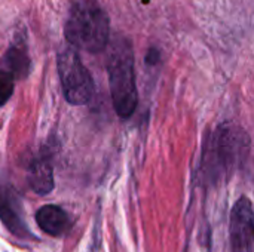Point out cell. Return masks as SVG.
Wrapping results in <instances>:
<instances>
[{
  "instance_id": "cell-2",
  "label": "cell",
  "mask_w": 254,
  "mask_h": 252,
  "mask_svg": "<svg viewBox=\"0 0 254 252\" xmlns=\"http://www.w3.org/2000/svg\"><path fill=\"white\" fill-rule=\"evenodd\" d=\"M107 73L115 111L121 119H128L138 105L134 52L128 39L118 37L113 40L107 53Z\"/></svg>"
},
{
  "instance_id": "cell-1",
  "label": "cell",
  "mask_w": 254,
  "mask_h": 252,
  "mask_svg": "<svg viewBox=\"0 0 254 252\" xmlns=\"http://www.w3.org/2000/svg\"><path fill=\"white\" fill-rule=\"evenodd\" d=\"M64 36L74 49L91 53L104 50L110 43V21L97 0H76L64 25Z\"/></svg>"
},
{
  "instance_id": "cell-7",
  "label": "cell",
  "mask_w": 254,
  "mask_h": 252,
  "mask_svg": "<svg viewBox=\"0 0 254 252\" xmlns=\"http://www.w3.org/2000/svg\"><path fill=\"white\" fill-rule=\"evenodd\" d=\"M28 183L34 193L48 195L54 189V169L49 160V156H39L30 165Z\"/></svg>"
},
{
  "instance_id": "cell-9",
  "label": "cell",
  "mask_w": 254,
  "mask_h": 252,
  "mask_svg": "<svg viewBox=\"0 0 254 252\" xmlns=\"http://www.w3.org/2000/svg\"><path fill=\"white\" fill-rule=\"evenodd\" d=\"M3 61H4L3 68L10 71L16 79H24L30 71V56L22 42H15L7 49Z\"/></svg>"
},
{
  "instance_id": "cell-11",
  "label": "cell",
  "mask_w": 254,
  "mask_h": 252,
  "mask_svg": "<svg viewBox=\"0 0 254 252\" xmlns=\"http://www.w3.org/2000/svg\"><path fill=\"white\" fill-rule=\"evenodd\" d=\"M159 56H161L159 50L155 49V48H152V49H149V52L146 55V62L147 64H156L159 61Z\"/></svg>"
},
{
  "instance_id": "cell-5",
  "label": "cell",
  "mask_w": 254,
  "mask_h": 252,
  "mask_svg": "<svg viewBox=\"0 0 254 252\" xmlns=\"http://www.w3.org/2000/svg\"><path fill=\"white\" fill-rule=\"evenodd\" d=\"M253 205L247 198H241L231 214V242L237 252H250L254 233Z\"/></svg>"
},
{
  "instance_id": "cell-10",
  "label": "cell",
  "mask_w": 254,
  "mask_h": 252,
  "mask_svg": "<svg viewBox=\"0 0 254 252\" xmlns=\"http://www.w3.org/2000/svg\"><path fill=\"white\" fill-rule=\"evenodd\" d=\"M15 77L10 71L0 67V107L4 105L13 94Z\"/></svg>"
},
{
  "instance_id": "cell-4",
  "label": "cell",
  "mask_w": 254,
  "mask_h": 252,
  "mask_svg": "<svg viewBox=\"0 0 254 252\" xmlns=\"http://www.w3.org/2000/svg\"><path fill=\"white\" fill-rule=\"evenodd\" d=\"M58 76L65 101L71 105H85L94 95V80L79 53L70 45L58 52Z\"/></svg>"
},
{
  "instance_id": "cell-3",
  "label": "cell",
  "mask_w": 254,
  "mask_h": 252,
  "mask_svg": "<svg viewBox=\"0 0 254 252\" xmlns=\"http://www.w3.org/2000/svg\"><path fill=\"white\" fill-rule=\"evenodd\" d=\"M249 137L244 131L222 125L210 134L202 153V171L205 178L219 180L223 175L232 174L240 166L249 153Z\"/></svg>"
},
{
  "instance_id": "cell-6",
  "label": "cell",
  "mask_w": 254,
  "mask_h": 252,
  "mask_svg": "<svg viewBox=\"0 0 254 252\" xmlns=\"http://www.w3.org/2000/svg\"><path fill=\"white\" fill-rule=\"evenodd\" d=\"M36 223L43 233L55 238L65 235L73 226L70 215L61 206L57 205L42 206L36 212Z\"/></svg>"
},
{
  "instance_id": "cell-8",
  "label": "cell",
  "mask_w": 254,
  "mask_h": 252,
  "mask_svg": "<svg viewBox=\"0 0 254 252\" xmlns=\"http://www.w3.org/2000/svg\"><path fill=\"white\" fill-rule=\"evenodd\" d=\"M0 220L13 235L21 238L30 235V230L25 227L21 218L18 202L15 201L13 196H10L6 192L0 195Z\"/></svg>"
}]
</instances>
